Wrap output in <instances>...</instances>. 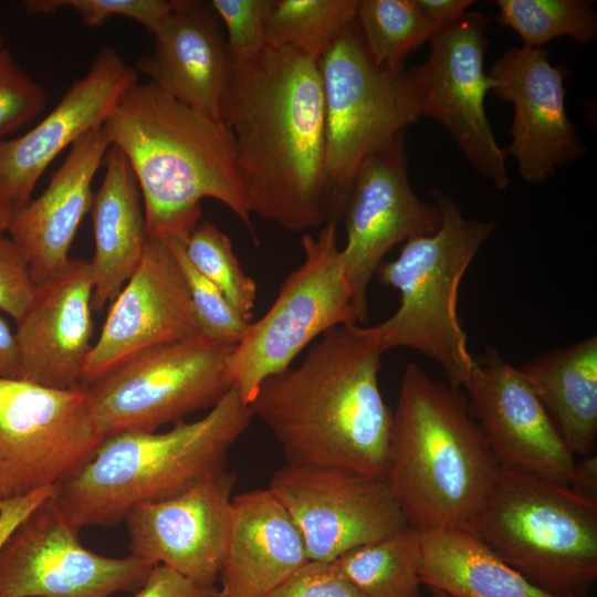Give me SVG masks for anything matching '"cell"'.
<instances>
[{
    "instance_id": "obj_1",
    "label": "cell",
    "mask_w": 597,
    "mask_h": 597,
    "mask_svg": "<svg viewBox=\"0 0 597 597\" xmlns=\"http://www.w3.org/2000/svg\"><path fill=\"white\" fill-rule=\"evenodd\" d=\"M220 119L234 140L251 213L290 231L337 221L325 175L317 60L266 44L253 59L231 63Z\"/></svg>"
},
{
    "instance_id": "obj_2",
    "label": "cell",
    "mask_w": 597,
    "mask_h": 597,
    "mask_svg": "<svg viewBox=\"0 0 597 597\" xmlns=\"http://www.w3.org/2000/svg\"><path fill=\"white\" fill-rule=\"evenodd\" d=\"M384 350L367 326L323 334L295 368L270 376L249 404L286 464L384 478L392 411L379 388Z\"/></svg>"
},
{
    "instance_id": "obj_3",
    "label": "cell",
    "mask_w": 597,
    "mask_h": 597,
    "mask_svg": "<svg viewBox=\"0 0 597 597\" xmlns=\"http://www.w3.org/2000/svg\"><path fill=\"white\" fill-rule=\"evenodd\" d=\"M103 125L137 178L149 238L187 240L200 222L202 200L211 198L256 240L234 140L221 119L148 81L127 88Z\"/></svg>"
},
{
    "instance_id": "obj_4",
    "label": "cell",
    "mask_w": 597,
    "mask_h": 597,
    "mask_svg": "<svg viewBox=\"0 0 597 597\" xmlns=\"http://www.w3.org/2000/svg\"><path fill=\"white\" fill-rule=\"evenodd\" d=\"M499 469L464 392L408 364L385 471L407 524L421 532L470 525Z\"/></svg>"
},
{
    "instance_id": "obj_5",
    "label": "cell",
    "mask_w": 597,
    "mask_h": 597,
    "mask_svg": "<svg viewBox=\"0 0 597 597\" xmlns=\"http://www.w3.org/2000/svg\"><path fill=\"white\" fill-rule=\"evenodd\" d=\"M251 419L249 404L232 387L196 421L166 432L107 436L53 499L77 528L116 524L136 504L176 496L226 470L229 450Z\"/></svg>"
},
{
    "instance_id": "obj_6",
    "label": "cell",
    "mask_w": 597,
    "mask_h": 597,
    "mask_svg": "<svg viewBox=\"0 0 597 597\" xmlns=\"http://www.w3.org/2000/svg\"><path fill=\"white\" fill-rule=\"evenodd\" d=\"M431 193L441 224L431 234L409 239L396 259L380 263L375 276L399 292L400 304L386 321L367 328L384 353L417 350L436 360L449 385L460 389L475 359L458 316L459 286L495 222L468 219L442 191Z\"/></svg>"
},
{
    "instance_id": "obj_7",
    "label": "cell",
    "mask_w": 597,
    "mask_h": 597,
    "mask_svg": "<svg viewBox=\"0 0 597 597\" xmlns=\"http://www.w3.org/2000/svg\"><path fill=\"white\" fill-rule=\"evenodd\" d=\"M469 526L551 595L585 597L597 578V502L568 486L500 468Z\"/></svg>"
},
{
    "instance_id": "obj_8",
    "label": "cell",
    "mask_w": 597,
    "mask_h": 597,
    "mask_svg": "<svg viewBox=\"0 0 597 597\" xmlns=\"http://www.w3.org/2000/svg\"><path fill=\"white\" fill-rule=\"evenodd\" d=\"M318 65L325 103V175L338 221L365 160L392 144L419 118L407 70L375 64L356 20L329 45Z\"/></svg>"
},
{
    "instance_id": "obj_9",
    "label": "cell",
    "mask_w": 597,
    "mask_h": 597,
    "mask_svg": "<svg viewBox=\"0 0 597 597\" xmlns=\"http://www.w3.org/2000/svg\"><path fill=\"white\" fill-rule=\"evenodd\" d=\"M237 344L198 334L145 350L85 387L104 437L154 432L200 409L212 408L231 388Z\"/></svg>"
},
{
    "instance_id": "obj_10",
    "label": "cell",
    "mask_w": 597,
    "mask_h": 597,
    "mask_svg": "<svg viewBox=\"0 0 597 597\" xmlns=\"http://www.w3.org/2000/svg\"><path fill=\"white\" fill-rule=\"evenodd\" d=\"M301 244L302 263L284 279L268 312L249 324L232 353V387L248 404L262 381L290 368L315 338L359 323L341 261L337 221L327 222L316 237H303Z\"/></svg>"
},
{
    "instance_id": "obj_11",
    "label": "cell",
    "mask_w": 597,
    "mask_h": 597,
    "mask_svg": "<svg viewBox=\"0 0 597 597\" xmlns=\"http://www.w3.org/2000/svg\"><path fill=\"white\" fill-rule=\"evenodd\" d=\"M83 386L52 388L0 378V498L57 486L104 440Z\"/></svg>"
},
{
    "instance_id": "obj_12",
    "label": "cell",
    "mask_w": 597,
    "mask_h": 597,
    "mask_svg": "<svg viewBox=\"0 0 597 597\" xmlns=\"http://www.w3.org/2000/svg\"><path fill=\"white\" fill-rule=\"evenodd\" d=\"M488 24L483 13L467 12L438 32L426 62L407 70V82L417 117L439 122L475 171L504 190L510 184L506 155L484 108L492 88L483 67Z\"/></svg>"
},
{
    "instance_id": "obj_13",
    "label": "cell",
    "mask_w": 597,
    "mask_h": 597,
    "mask_svg": "<svg viewBox=\"0 0 597 597\" xmlns=\"http://www.w3.org/2000/svg\"><path fill=\"white\" fill-rule=\"evenodd\" d=\"M54 495V494H53ZM53 495L36 506L0 551V597H109L137 590L155 566L129 555L86 549Z\"/></svg>"
},
{
    "instance_id": "obj_14",
    "label": "cell",
    "mask_w": 597,
    "mask_h": 597,
    "mask_svg": "<svg viewBox=\"0 0 597 597\" xmlns=\"http://www.w3.org/2000/svg\"><path fill=\"white\" fill-rule=\"evenodd\" d=\"M268 489L300 531L310 561L334 562L408 526L384 478L285 464L272 474Z\"/></svg>"
},
{
    "instance_id": "obj_15",
    "label": "cell",
    "mask_w": 597,
    "mask_h": 597,
    "mask_svg": "<svg viewBox=\"0 0 597 597\" xmlns=\"http://www.w3.org/2000/svg\"><path fill=\"white\" fill-rule=\"evenodd\" d=\"M344 216L347 241L341 261L358 322L365 323L368 285L385 255L441 224L439 207L421 200L410 185L405 133L362 165Z\"/></svg>"
},
{
    "instance_id": "obj_16",
    "label": "cell",
    "mask_w": 597,
    "mask_h": 597,
    "mask_svg": "<svg viewBox=\"0 0 597 597\" xmlns=\"http://www.w3.org/2000/svg\"><path fill=\"white\" fill-rule=\"evenodd\" d=\"M462 388L500 468L568 486L575 455L519 368L488 347Z\"/></svg>"
},
{
    "instance_id": "obj_17",
    "label": "cell",
    "mask_w": 597,
    "mask_h": 597,
    "mask_svg": "<svg viewBox=\"0 0 597 597\" xmlns=\"http://www.w3.org/2000/svg\"><path fill=\"white\" fill-rule=\"evenodd\" d=\"M202 334L187 283L166 240L149 238L143 258L112 302L80 385L154 347Z\"/></svg>"
},
{
    "instance_id": "obj_18",
    "label": "cell",
    "mask_w": 597,
    "mask_h": 597,
    "mask_svg": "<svg viewBox=\"0 0 597 597\" xmlns=\"http://www.w3.org/2000/svg\"><path fill=\"white\" fill-rule=\"evenodd\" d=\"M565 65H553L544 49L514 46L492 65L491 92L514 108L512 142L504 149L519 175L543 184L583 157L587 147L565 107Z\"/></svg>"
},
{
    "instance_id": "obj_19",
    "label": "cell",
    "mask_w": 597,
    "mask_h": 597,
    "mask_svg": "<svg viewBox=\"0 0 597 597\" xmlns=\"http://www.w3.org/2000/svg\"><path fill=\"white\" fill-rule=\"evenodd\" d=\"M235 480L223 470L176 496L130 507L124 517L130 554L214 587L230 534Z\"/></svg>"
},
{
    "instance_id": "obj_20",
    "label": "cell",
    "mask_w": 597,
    "mask_h": 597,
    "mask_svg": "<svg viewBox=\"0 0 597 597\" xmlns=\"http://www.w3.org/2000/svg\"><path fill=\"white\" fill-rule=\"evenodd\" d=\"M136 82V70L113 46L104 45L86 74L42 121L19 137L1 139L0 208L15 211L24 207L55 157L103 125L123 93Z\"/></svg>"
},
{
    "instance_id": "obj_21",
    "label": "cell",
    "mask_w": 597,
    "mask_h": 597,
    "mask_svg": "<svg viewBox=\"0 0 597 597\" xmlns=\"http://www.w3.org/2000/svg\"><path fill=\"white\" fill-rule=\"evenodd\" d=\"M93 290L91 262L77 258L38 286L14 333L18 379L52 388L80 386L93 346Z\"/></svg>"
},
{
    "instance_id": "obj_22",
    "label": "cell",
    "mask_w": 597,
    "mask_h": 597,
    "mask_svg": "<svg viewBox=\"0 0 597 597\" xmlns=\"http://www.w3.org/2000/svg\"><path fill=\"white\" fill-rule=\"evenodd\" d=\"M109 146L104 125L78 137L45 190L12 211L7 232L27 259L38 286L67 265L80 223L91 210L93 178Z\"/></svg>"
},
{
    "instance_id": "obj_23",
    "label": "cell",
    "mask_w": 597,
    "mask_h": 597,
    "mask_svg": "<svg viewBox=\"0 0 597 597\" xmlns=\"http://www.w3.org/2000/svg\"><path fill=\"white\" fill-rule=\"evenodd\" d=\"M153 51L136 67L178 102L220 119L231 60L210 1L174 0Z\"/></svg>"
},
{
    "instance_id": "obj_24",
    "label": "cell",
    "mask_w": 597,
    "mask_h": 597,
    "mask_svg": "<svg viewBox=\"0 0 597 597\" xmlns=\"http://www.w3.org/2000/svg\"><path fill=\"white\" fill-rule=\"evenodd\" d=\"M300 531L269 489L232 498L216 597H265L308 562Z\"/></svg>"
},
{
    "instance_id": "obj_25",
    "label": "cell",
    "mask_w": 597,
    "mask_h": 597,
    "mask_svg": "<svg viewBox=\"0 0 597 597\" xmlns=\"http://www.w3.org/2000/svg\"><path fill=\"white\" fill-rule=\"evenodd\" d=\"M104 164L105 175L91 206L95 311L116 298L140 262L149 239L139 185L126 156L111 145Z\"/></svg>"
},
{
    "instance_id": "obj_26",
    "label": "cell",
    "mask_w": 597,
    "mask_h": 597,
    "mask_svg": "<svg viewBox=\"0 0 597 597\" xmlns=\"http://www.w3.org/2000/svg\"><path fill=\"white\" fill-rule=\"evenodd\" d=\"M574 455L597 440V337L531 359L520 368Z\"/></svg>"
},
{
    "instance_id": "obj_27",
    "label": "cell",
    "mask_w": 597,
    "mask_h": 597,
    "mask_svg": "<svg viewBox=\"0 0 597 597\" xmlns=\"http://www.w3.org/2000/svg\"><path fill=\"white\" fill-rule=\"evenodd\" d=\"M421 584L452 597H557L503 562L469 525L421 532Z\"/></svg>"
},
{
    "instance_id": "obj_28",
    "label": "cell",
    "mask_w": 597,
    "mask_h": 597,
    "mask_svg": "<svg viewBox=\"0 0 597 597\" xmlns=\"http://www.w3.org/2000/svg\"><path fill=\"white\" fill-rule=\"evenodd\" d=\"M421 531L406 526L356 546L334 564L363 597H419Z\"/></svg>"
},
{
    "instance_id": "obj_29",
    "label": "cell",
    "mask_w": 597,
    "mask_h": 597,
    "mask_svg": "<svg viewBox=\"0 0 597 597\" xmlns=\"http://www.w3.org/2000/svg\"><path fill=\"white\" fill-rule=\"evenodd\" d=\"M359 0H271L266 44L320 60L356 20Z\"/></svg>"
},
{
    "instance_id": "obj_30",
    "label": "cell",
    "mask_w": 597,
    "mask_h": 597,
    "mask_svg": "<svg viewBox=\"0 0 597 597\" xmlns=\"http://www.w3.org/2000/svg\"><path fill=\"white\" fill-rule=\"evenodd\" d=\"M356 24L374 63L391 71L439 32L416 0H359Z\"/></svg>"
},
{
    "instance_id": "obj_31",
    "label": "cell",
    "mask_w": 597,
    "mask_h": 597,
    "mask_svg": "<svg viewBox=\"0 0 597 597\" xmlns=\"http://www.w3.org/2000/svg\"><path fill=\"white\" fill-rule=\"evenodd\" d=\"M498 22L512 29L523 45L541 49L557 38L577 43L597 38V14L590 0H496Z\"/></svg>"
},
{
    "instance_id": "obj_32",
    "label": "cell",
    "mask_w": 597,
    "mask_h": 597,
    "mask_svg": "<svg viewBox=\"0 0 597 597\" xmlns=\"http://www.w3.org/2000/svg\"><path fill=\"white\" fill-rule=\"evenodd\" d=\"M185 253L190 263L250 322L258 286L242 269L231 239L212 222L201 221L185 241Z\"/></svg>"
},
{
    "instance_id": "obj_33",
    "label": "cell",
    "mask_w": 597,
    "mask_h": 597,
    "mask_svg": "<svg viewBox=\"0 0 597 597\" xmlns=\"http://www.w3.org/2000/svg\"><path fill=\"white\" fill-rule=\"evenodd\" d=\"M166 241L185 276L202 334L232 344L239 343L251 322L243 318L222 292L190 263L185 253V239Z\"/></svg>"
},
{
    "instance_id": "obj_34",
    "label": "cell",
    "mask_w": 597,
    "mask_h": 597,
    "mask_svg": "<svg viewBox=\"0 0 597 597\" xmlns=\"http://www.w3.org/2000/svg\"><path fill=\"white\" fill-rule=\"evenodd\" d=\"M22 4L32 14H52L71 8L90 28L100 27L114 17H124L155 35L172 9L174 0H25Z\"/></svg>"
},
{
    "instance_id": "obj_35",
    "label": "cell",
    "mask_w": 597,
    "mask_h": 597,
    "mask_svg": "<svg viewBox=\"0 0 597 597\" xmlns=\"http://www.w3.org/2000/svg\"><path fill=\"white\" fill-rule=\"evenodd\" d=\"M46 92L17 63L8 48L0 49V140L34 119L45 108Z\"/></svg>"
},
{
    "instance_id": "obj_36",
    "label": "cell",
    "mask_w": 597,
    "mask_h": 597,
    "mask_svg": "<svg viewBox=\"0 0 597 597\" xmlns=\"http://www.w3.org/2000/svg\"><path fill=\"white\" fill-rule=\"evenodd\" d=\"M210 3L227 32L232 64L247 62L263 51L271 0H212Z\"/></svg>"
},
{
    "instance_id": "obj_37",
    "label": "cell",
    "mask_w": 597,
    "mask_h": 597,
    "mask_svg": "<svg viewBox=\"0 0 597 597\" xmlns=\"http://www.w3.org/2000/svg\"><path fill=\"white\" fill-rule=\"evenodd\" d=\"M0 232V311L20 322L32 305L38 285L14 241Z\"/></svg>"
},
{
    "instance_id": "obj_38",
    "label": "cell",
    "mask_w": 597,
    "mask_h": 597,
    "mask_svg": "<svg viewBox=\"0 0 597 597\" xmlns=\"http://www.w3.org/2000/svg\"><path fill=\"white\" fill-rule=\"evenodd\" d=\"M265 597H363L334 562L308 561Z\"/></svg>"
},
{
    "instance_id": "obj_39",
    "label": "cell",
    "mask_w": 597,
    "mask_h": 597,
    "mask_svg": "<svg viewBox=\"0 0 597 597\" xmlns=\"http://www.w3.org/2000/svg\"><path fill=\"white\" fill-rule=\"evenodd\" d=\"M216 587L209 588L164 565H155L135 597H216Z\"/></svg>"
},
{
    "instance_id": "obj_40",
    "label": "cell",
    "mask_w": 597,
    "mask_h": 597,
    "mask_svg": "<svg viewBox=\"0 0 597 597\" xmlns=\"http://www.w3.org/2000/svg\"><path fill=\"white\" fill-rule=\"evenodd\" d=\"M56 486H49L25 496L3 500L0 505V551L17 526L42 502L55 493Z\"/></svg>"
},
{
    "instance_id": "obj_41",
    "label": "cell",
    "mask_w": 597,
    "mask_h": 597,
    "mask_svg": "<svg viewBox=\"0 0 597 597\" xmlns=\"http://www.w3.org/2000/svg\"><path fill=\"white\" fill-rule=\"evenodd\" d=\"M417 4L436 29L441 30L458 22L473 0H416Z\"/></svg>"
},
{
    "instance_id": "obj_42",
    "label": "cell",
    "mask_w": 597,
    "mask_h": 597,
    "mask_svg": "<svg viewBox=\"0 0 597 597\" xmlns=\"http://www.w3.org/2000/svg\"><path fill=\"white\" fill-rule=\"evenodd\" d=\"M568 488L577 495L597 502L596 455H588L575 462Z\"/></svg>"
},
{
    "instance_id": "obj_43",
    "label": "cell",
    "mask_w": 597,
    "mask_h": 597,
    "mask_svg": "<svg viewBox=\"0 0 597 597\" xmlns=\"http://www.w3.org/2000/svg\"><path fill=\"white\" fill-rule=\"evenodd\" d=\"M18 373L15 334L0 316V378H18Z\"/></svg>"
},
{
    "instance_id": "obj_44",
    "label": "cell",
    "mask_w": 597,
    "mask_h": 597,
    "mask_svg": "<svg viewBox=\"0 0 597 597\" xmlns=\"http://www.w3.org/2000/svg\"><path fill=\"white\" fill-rule=\"evenodd\" d=\"M11 216V210L0 208V232H7Z\"/></svg>"
},
{
    "instance_id": "obj_45",
    "label": "cell",
    "mask_w": 597,
    "mask_h": 597,
    "mask_svg": "<svg viewBox=\"0 0 597 597\" xmlns=\"http://www.w3.org/2000/svg\"><path fill=\"white\" fill-rule=\"evenodd\" d=\"M429 591L431 594L432 597H452L439 589H436V588H429Z\"/></svg>"
},
{
    "instance_id": "obj_46",
    "label": "cell",
    "mask_w": 597,
    "mask_h": 597,
    "mask_svg": "<svg viewBox=\"0 0 597 597\" xmlns=\"http://www.w3.org/2000/svg\"><path fill=\"white\" fill-rule=\"evenodd\" d=\"M2 46H4V45H3L1 32H0V49H1Z\"/></svg>"
},
{
    "instance_id": "obj_47",
    "label": "cell",
    "mask_w": 597,
    "mask_h": 597,
    "mask_svg": "<svg viewBox=\"0 0 597 597\" xmlns=\"http://www.w3.org/2000/svg\"><path fill=\"white\" fill-rule=\"evenodd\" d=\"M2 501H3V500L0 498V505H1Z\"/></svg>"
}]
</instances>
